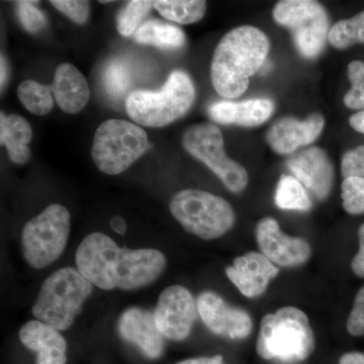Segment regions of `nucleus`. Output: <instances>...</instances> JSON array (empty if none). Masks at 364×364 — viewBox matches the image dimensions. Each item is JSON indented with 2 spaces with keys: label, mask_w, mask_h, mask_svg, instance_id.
<instances>
[{
  "label": "nucleus",
  "mask_w": 364,
  "mask_h": 364,
  "mask_svg": "<svg viewBox=\"0 0 364 364\" xmlns=\"http://www.w3.org/2000/svg\"><path fill=\"white\" fill-rule=\"evenodd\" d=\"M75 261L79 272L104 291H135L149 286L166 267V258L159 250L121 248L100 232L83 239Z\"/></svg>",
  "instance_id": "f257e3e1"
},
{
  "label": "nucleus",
  "mask_w": 364,
  "mask_h": 364,
  "mask_svg": "<svg viewBox=\"0 0 364 364\" xmlns=\"http://www.w3.org/2000/svg\"><path fill=\"white\" fill-rule=\"evenodd\" d=\"M269 49L267 36L255 26H238L228 32L215 47L210 65L215 91L228 100L241 97L250 77L264 64Z\"/></svg>",
  "instance_id": "f03ea898"
},
{
  "label": "nucleus",
  "mask_w": 364,
  "mask_h": 364,
  "mask_svg": "<svg viewBox=\"0 0 364 364\" xmlns=\"http://www.w3.org/2000/svg\"><path fill=\"white\" fill-rule=\"evenodd\" d=\"M315 348L308 316L294 306H284L261 320L256 351L261 358L293 363L306 360Z\"/></svg>",
  "instance_id": "7ed1b4c3"
},
{
  "label": "nucleus",
  "mask_w": 364,
  "mask_h": 364,
  "mask_svg": "<svg viewBox=\"0 0 364 364\" xmlns=\"http://www.w3.org/2000/svg\"><path fill=\"white\" fill-rule=\"evenodd\" d=\"M92 289V284L79 270L61 268L43 282L33 315L58 331H65L73 325Z\"/></svg>",
  "instance_id": "20e7f679"
},
{
  "label": "nucleus",
  "mask_w": 364,
  "mask_h": 364,
  "mask_svg": "<svg viewBox=\"0 0 364 364\" xmlns=\"http://www.w3.org/2000/svg\"><path fill=\"white\" fill-rule=\"evenodd\" d=\"M191 77L183 71H173L160 90H138L126 100L129 117L141 126L160 128L183 117L195 100Z\"/></svg>",
  "instance_id": "39448f33"
},
{
  "label": "nucleus",
  "mask_w": 364,
  "mask_h": 364,
  "mask_svg": "<svg viewBox=\"0 0 364 364\" xmlns=\"http://www.w3.org/2000/svg\"><path fill=\"white\" fill-rule=\"evenodd\" d=\"M170 212L188 233L214 240L235 224L233 208L226 200L200 189H184L172 198Z\"/></svg>",
  "instance_id": "423d86ee"
},
{
  "label": "nucleus",
  "mask_w": 364,
  "mask_h": 364,
  "mask_svg": "<svg viewBox=\"0 0 364 364\" xmlns=\"http://www.w3.org/2000/svg\"><path fill=\"white\" fill-rule=\"evenodd\" d=\"M149 148L147 133L124 119L100 124L93 138L91 156L100 171L117 176L129 168Z\"/></svg>",
  "instance_id": "0eeeda50"
},
{
  "label": "nucleus",
  "mask_w": 364,
  "mask_h": 364,
  "mask_svg": "<svg viewBox=\"0 0 364 364\" xmlns=\"http://www.w3.org/2000/svg\"><path fill=\"white\" fill-rule=\"evenodd\" d=\"M70 234V214L61 205H49L30 220L21 232L23 257L35 269L55 262L65 250Z\"/></svg>",
  "instance_id": "6e6552de"
},
{
  "label": "nucleus",
  "mask_w": 364,
  "mask_h": 364,
  "mask_svg": "<svg viewBox=\"0 0 364 364\" xmlns=\"http://www.w3.org/2000/svg\"><path fill=\"white\" fill-rule=\"evenodd\" d=\"M272 16L291 32L301 56L314 59L324 50L330 32L329 18L318 1L282 0L273 9Z\"/></svg>",
  "instance_id": "1a4fd4ad"
},
{
  "label": "nucleus",
  "mask_w": 364,
  "mask_h": 364,
  "mask_svg": "<svg viewBox=\"0 0 364 364\" xmlns=\"http://www.w3.org/2000/svg\"><path fill=\"white\" fill-rule=\"evenodd\" d=\"M182 146L191 156L205 163L229 191L240 193L247 186V171L226 154L219 127L210 123L188 127L182 136Z\"/></svg>",
  "instance_id": "9d476101"
},
{
  "label": "nucleus",
  "mask_w": 364,
  "mask_h": 364,
  "mask_svg": "<svg viewBox=\"0 0 364 364\" xmlns=\"http://www.w3.org/2000/svg\"><path fill=\"white\" fill-rule=\"evenodd\" d=\"M198 311L193 294L181 286L165 289L158 299L155 322L164 338L182 341L188 338L195 324Z\"/></svg>",
  "instance_id": "9b49d317"
},
{
  "label": "nucleus",
  "mask_w": 364,
  "mask_h": 364,
  "mask_svg": "<svg viewBox=\"0 0 364 364\" xmlns=\"http://www.w3.org/2000/svg\"><path fill=\"white\" fill-rule=\"evenodd\" d=\"M255 235L263 255L280 267H301L310 259L312 249L309 242L299 237L284 234L273 218L260 220Z\"/></svg>",
  "instance_id": "f8f14e48"
},
{
  "label": "nucleus",
  "mask_w": 364,
  "mask_h": 364,
  "mask_svg": "<svg viewBox=\"0 0 364 364\" xmlns=\"http://www.w3.org/2000/svg\"><path fill=\"white\" fill-rule=\"evenodd\" d=\"M198 311L203 322L214 334L229 339H245L253 329L252 318L246 311L228 305L213 291L198 296Z\"/></svg>",
  "instance_id": "ddd939ff"
},
{
  "label": "nucleus",
  "mask_w": 364,
  "mask_h": 364,
  "mask_svg": "<svg viewBox=\"0 0 364 364\" xmlns=\"http://www.w3.org/2000/svg\"><path fill=\"white\" fill-rule=\"evenodd\" d=\"M324 126L325 119L320 112H314L304 121L293 117H282L268 129L267 141L277 154H291L299 148L313 143Z\"/></svg>",
  "instance_id": "4468645a"
},
{
  "label": "nucleus",
  "mask_w": 364,
  "mask_h": 364,
  "mask_svg": "<svg viewBox=\"0 0 364 364\" xmlns=\"http://www.w3.org/2000/svg\"><path fill=\"white\" fill-rule=\"evenodd\" d=\"M287 168L318 200H325L331 193L334 167L326 151L321 148L299 152L287 162Z\"/></svg>",
  "instance_id": "2eb2a0df"
},
{
  "label": "nucleus",
  "mask_w": 364,
  "mask_h": 364,
  "mask_svg": "<svg viewBox=\"0 0 364 364\" xmlns=\"http://www.w3.org/2000/svg\"><path fill=\"white\" fill-rule=\"evenodd\" d=\"M226 273L243 296L256 298L265 293L279 269L262 253L248 252L237 257Z\"/></svg>",
  "instance_id": "dca6fc26"
},
{
  "label": "nucleus",
  "mask_w": 364,
  "mask_h": 364,
  "mask_svg": "<svg viewBox=\"0 0 364 364\" xmlns=\"http://www.w3.org/2000/svg\"><path fill=\"white\" fill-rule=\"evenodd\" d=\"M117 330L122 338L135 344L150 358H158L164 349V337L158 330L154 312L130 308L119 317Z\"/></svg>",
  "instance_id": "f3484780"
},
{
  "label": "nucleus",
  "mask_w": 364,
  "mask_h": 364,
  "mask_svg": "<svg viewBox=\"0 0 364 364\" xmlns=\"http://www.w3.org/2000/svg\"><path fill=\"white\" fill-rule=\"evenodd\" d=\"M273 111L272 100L255 98L242 102H215L208 107V114L215 123L253 128L268 121Z\"/></svg>",
  "instance_id": "a211bd4d"
},
{
  "label": "nucleus",
  "mask_w": 364,
  "mask_h": 364,
  "mask_svg": "<svg viewBox=\"0 0 364 364\" xmlns=\"http://www.w3.org/2000/svg\"><path fill=\"white\" fill-rule=\"evenodd\" d=\"M20 339L26 348L37 352V364H65V339L51 326L30 321L21 328Z\"/></svg>",
  "instance_id": "6ab92c4d"
},
{
  "label": "nucleus",
  "mask_w": 364,
  "mask_h": 364,
  "mask_svg": "<svg viewBox=\"0 0 364 364\" xmlns=\"http://www.w3.org/2000/svg\"><path fill=\"white\" fill-rule=\"evenodd\" d=\"M52 90L60 109L67 114L82 111L90 97V85L85 75L69 63L57 67Z\"/></svg>",
  "instance_id": "aec40b11"
},
{
  "label": "nucleus",
  "mask_w": 364,
  "mask_h": 364,
  "mask_svg": "<svg viewBox=\"0 0 364 364\" xmlns=\"http://www.w3.org/2000/svg\"><path fill=\"white\" fill-rule=\"evenodd\" d=\"M33 138V131L25 117L18 114L0 117V144L6 146L9 159L14 164H25L31 157L28 144Z\"/></svg>",
  "instance_id": "412c9836"
},
{
  "label": "nucleus",
  "mask_w": 364,
  "mask_h": 364,
  "mask_svg": "<svg viewBox=\"0 0 364 364\" xmlns=\"http://www.w3.org/2000/svg\"><path fill=\"white\" fill-rule=\"evenodd\" d=\"M135 41L139 44L155 46L161 49H177L186 42V35L176 26L148 21L135 33Z\"/></svg>",
  "instance_id": "4be33fe9"
},
{
  "label": "nucleus",
  "mask_w": 364,
  "mask_h": 364,
  "mask_svg": "<svg viewBox=\"0 0 364 364\" xmlns=\"http://www.w3.org/2000/svg\"><path fill=\"white\" fill-rule=\"evenodd\" d=\"M153 6L163 18L181 25L202 20L207 11V2L203 0H157Z\"/></svg>",
  "instance_id": "5701e85b"
},
{
  "label": "nucleus",
  "mask_w": 364,
  "mask_h": 364,
  "mask_svg": "<svg viewBox=\"0 0 364 364\" xmlns=\"http://www.w3.org/2000/svg\"><path fill=\"white\" fill-rule=\"evenodd\" d=\"M274 202L282 210H309L312 208L305 186L293 176H284L280 178Z\"/></svg>",
  "instance_id": "b1692460"
},
{
  "label": "nucleus",
  "mask_w": 364,
  "mask_h": 364,
  "mask_svg": "<svg viewBox=\"0 0 364 364\" xmlns=\"http://www.w3.org/2000/svg\"><path fill=\"white\" fill-rule=\"evenodd\" d=\"M18 97L26 109L36 116H46L54 105L51 88L31 79L18 86Z\"/></svg>",
  "instance_id": "393cba45"
},
{
  "label": "nucleus",
  "mask_w": 364,
  "mask_h": 364,
  "mask_svg": "<svg viewBox=\"0 0 364 364\" xmlns=\"http://www.w3.org/2000/svg\"><path fill=\"white\" fill-rule=\"evenodd\" d=\"M328 41L333 47L339 50L364 44V11L348 20L337 21L330 28Z\"/></svg>",
  "instance_id": "a878e982"
},
{
  "label": "nucleus",
  "mask_w": 364,
  "mask_h": 364,
  "mask_svg": "<svg viewBox=\"0 0 364 364\" xmlns=\"http://www.w3.org/2000/svg\"><path fill=\"white\" fill-rule=\"evenodd\" d=\"M153 1L133 0L119 11L117 16V28L124 37H130L136 33L139 25L149 13Z\"/></svg>",
  "instance_id": "bb28decb"
},
{
  "label": "nucleus",
  "mask_w": 364,
  "mask_h": 364,
  "mask_svg": "<svg viewBox=\"0 0 364 364\" xmlns=\"http://www.w3.org/2000/svg\"><path fill=\"white\" fill-rule=\"evenodd\" d=\"M350 90L344 95V105L348 109L364 111V62L352 61L347 68Z\"/></svg>",
  "instance_id": "cd10ccee"
},
{
  "label": "nucleus",
  "mask_w": 364,
  "mask_h": 364,
  "mask_svg": "<svg viewBox=\"0 0 364 364\" xmlns=\"http://www.w3.org/2000/svg\"><path fill=\"white\" fill-rule=\"evenodd\" d=\"M341 198L343 208L348 214L364 213V178L347 177L341 184Z\"/></svg>",
  "instance_id": "c85d7f7f"
},
{
  "label": "nucleus",
  "mask_w": 364,
  "mask_h": 364,
  "mask_svg": "<svg viewBox=\"0 0 364 364\" xmlns=\"http://www.w3.org/2000/svg\"><path fill=\"white\" fill-rule=\"evenodd\" d=\"M105 88L107 95L114 100L123 97L130 85L128 69L121 62H112L104 74Z\"/></svg>",
  "instance_id": "c756f323"
},
{
  "label": "nucleus",
  "mask_w": 364,
  "mask_h": 364,
  "mask_svg": "<svg viewBox=\"0 0 364 364\" xmlns=\"http://www.w3.org/2000/svg\"><path fill=\"white\" fill-rule=\"evenodd\" d=\"M16 11L21 25L30 33H39L46 26V16L31 1L16 2Z\"/></svg>",
  "instance_id": "7c9ffc66"
},
{
  "label": "nucleus",
  "mask_w": 364,
  "mask_h": 364,
  "mask_svg": "<svg viewBox=\"0 0 364 364\" xmlns=\"http://www.w3.org/2000/svg\"><path fill=\"white\" fill-rule=\"evenodd\" d=\"M51 4L77 25H83L90 18V4L88 1L53 0Z\"/></svg>",
  "instance_id": "2f4dec72"
},
{
  "label": "nucleus",
  "mask_w": 364,
  "mask_h": 364,
  "mask_svg": "<svg viewBox=\"0 0 364 364\" xmlns=\"http://www.w3.org/2000/svg\"><path fill=\"white\" fill-rule=\"evenodd\" d=\"M341 173L347 177L364 178V145L347 151L342 157Z\"/></svg>",
  "instance_id": "473e14b6"
},
{
  "label": "nucleus",
  "mask_w": 364,
  "mask_h": 364,
  "mask_svg": "<svg viewBox=\"0 0 364 364\" xmlns=\"http://www.w3.org/2000/svg\"><path fill=\"white\" fill-rule=\"evenodd\" d=\"M346 329L352 336L364 335V287L359 289L350 315L347 318Z\"/></svg>",
  "instance_id": "72a5a7b5"
},
{
  "label": "nucleus",
  "mask_w": 364,
  "mask_h": 364,
  "mask_svg": "<svg viewBox=\"0 0 364 364\" xmlns=\"http://www.w3.org/2000/svg\"><path fill=\"white\" fill-rule=\"evenodd\" d=\"M359 238V250L354 256L351 262V268L354 274L364 279V223L359 227L358 230Z\"/></svg>",
  "instance_id": "f704fd0d"
},
{
  "label": "nucleus",
  "mask_w": 364,
  "mask_h": 364,
  "mask_svg": "<svg viewBox=\"0 0 364 364\" xmlns=\"http://www.w3.org/2000/svg\"><path fill=\"white\" fill-rule=\"evenodd\" d=\"M176 364H225L222 355H215L213 358H198L186 359Z\"/></svg>",
  "instance_id": "c9c22d12"
},
{
  "label": "nucleus",
  "mask_w": 364,
  "mask_h": 364,
  "mask_svg": "<svg viewBox=\"0 0 364 364\" xmlns=\"http://www.w3.org/2000/svg\"><path fill=\"white\" fill-rule=\"evenodd\" d=\"M338 364H364V353L350 352L339 359Z\"/></svg>",
  "instance_id": "e433bc0d"
},
{
  "label": "nucleus",
  "mask_w": 364,
  "mask_h": 364,
  "mask_svg": "<svg viewBox=\"0 0 364 364\" xmlns=\"http://www.w3.org/2000/svg\"><path fill=\"white\" fill-rule=\"evenodd\" d=\"M349 124H350L351 128L353 130L364 134V111L352 114L350 119H349Z\"/></svg>",
  "instance_id": "4c0bfd02"
},
{
  "label": "nucleus",
  "mask_w": 364,
  "mask_h": 364,
  "mask_svg": "<svg viewBox=\"0 0 364 364\" xmlns=\"http://www.w3.org/2000/svg\"><path fill=\"white\" fill-rule=\"evenodd\" d=\"M109 225H111L112 229L114 230L116 233L122 235V236L126 233V222H124L123 218L119 217V215H116V217L112 218Z\"/></svg>",
  "instance_id": "58836bf2"
},
{
  "label": "nucleus",
  "mask_w": 364,
  "mask_h": 364,
  "mask_svg": "<svg viewBox=\"0 0 364 364\" xmlns=\"http://www.w3.org/2000/svg\"><path fill=\"white\" fill-rule=\"evenodd\" d=\"M7 78V67L6 62L4 60V56H1V87L6 83Z\"/></svg>",
  "instance_id": "ea45409f"
}]
</instances>
